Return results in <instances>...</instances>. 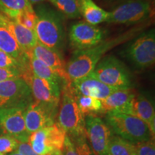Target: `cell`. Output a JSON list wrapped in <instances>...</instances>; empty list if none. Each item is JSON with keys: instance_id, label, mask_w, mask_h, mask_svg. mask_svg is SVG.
Returning a JSON list of instances; mask_svg holds the SVG:
<instances>
[{"instance_id": "29", "label": "cell", "mask_w": 155, "mask_h": 155, "mask_svg": "<svg viewBox=\"0 0 155 155\" xmlns=\"http://www.w3.org/2000/svg\"><path fill=\"white\" fill-rule=\"evenodd\" d=\"M36 19L37 15L35 11L34 10L22 13L15 20H16L19 24H20L24 28L34 31Z\"/></svg>"}, {"instance_id": "7", "label": "cell", "mask_w": 155, "mask_h": 155, "mask_svg": "<svg viewBox=\"0 0 155 155\" xmlns=\"http://www.w3.org/2000/svg\"><path fill=\"white\" fill-rule=\"evenodd\" d=\"M124 55L139 69L152 66L155 62L154 29L141 33L126 48Z\"/></svg>"}, {"instance_id": "1", "label": "cell", "mask_w": 155, "mask_h": 155, "mask_svg": "<svg viewBox=\"0 0 155 155\" xmlns=\"http://www.w3.org/2000/svg\"><path fill=\"white\" fill-rule=\"evenodd\" d=\"M144 27H136L115 38L102 40L100 43L88 50L75 51L66 64V71L71 83L88 75L108 50L129 41L140 34Z\"/></svg>"}, {"instance_id": "15", "label": "cell", "mask_w": 155, "mask_h": 155, "mask_svg": "<svg viewBox=\"0 0 155 155\" xmlns=\"http://www.w3.org/2000/svg\"><path fill=\"white\" fill-rule=\"evenodd\" d=\"M71 86L75 94L93 97L101 101L119 89L104 84L90 74L72 81Z\"/></svg>"}, {"instance_id": "14", "label": "cell", "mask_w": 155, "mask_h": 155, "mask_svg": "<svg viewBox=\"0 0 155 155\" xmlns=\"http://www.w3.org/2000/svg\"><path fill=\"white\" fill-rule=\"evenodd\" d=\"M86 135L96 155H109L108 144L112 131L101 118L89 115L85 119Z\"/></svg>"}, {"instance_id": "24", "label": "cell", "mask_w": 155, "mask_h": 155, "mask_svg": "<svg viewBox=\"0 0 155 155\" xmlns=\"http://www.w3.org/2000/svg\"><path fill=\"white\" fill-rule=\"evenodd\" d=\"M74 95L78 106L83 116H94L95 114L104 113L101 100L80 94H74Z\"/></svg>"}, {"instance_id": "8", "label": "cell", "mask_w": 155, "mask_h": 155, "mask_svg": "<svg viewBox=\"0 0 155 155\" xmlns=\"http://www.w3.org/2000/svg\"><path fill=\"white\" fill-rule=\"evenodd\" d=\"M152 7L148 0H128L108 12L107 22L134 25L148 18Z\"/></svg>"}, {"instance_id": "25", "label": "cell", "mask_w": 155, "mask_h": 155, "mask_svg": "<svg viewBox=\"0 0 155 155\" xmlns=\"http://www.w3.org/2000/svg\"><path fill=\"white\" fill-rule=\"evenodd\" d=\"M62 14L71 19L81 16L79 0H48Z\"/></svg>"}, {"instance_id": "33", "label": "cell", "mask_w": 155, "mask_h": 155, "mask_svg": "<svg viewBox=\"0 0 155 155\" xmlns=\"http://www.w3.org/2000/svg\"><path fill=\"white\" fill-rule=\"evenodd\" d=\"M16 151L22 155H38L34 152L28 142H19Z\"/></svg>"}, {"instance_id": "11", "label": "cell", "mask_w": 155, "mask_h": 155, "mask_svg": "<svg viewBox=\"0 0 155 155\" xmlns=\"http://www.w3.org/2000/svg\"><path fill=\"white\" fill-rule=\"evenodd\" d=\"M58 108L32 100L25 108V127L29 134L53 125Z\"/></svg>"}, {"instance_id": "17", "label": "cell", "mask_w": 155, "mask_h": 155, "mask_svg": "<svg viewBox=\"0 0 155 155\" xmlns=\"http://www.w3.org/2000/svg\"><path fill=\"white\" fill-rule=\"evenodd\" d=\"M0 23L9 30L19 45L25 52L27 56L30 55L38 40L33 30L24 28L15 19L9 18L7 15L0 12Z\"/></svg>"}, {"instance_id": "5", "label": "cell", "mask_w": 155, "mask_h": 155, "mask_svg": "<svg viewBox=\"0 0 155 155\" xmlns=\"http://www.w3.org/2000/svg\"><path fill=\"white\" fill-rule=\"evenodd\" d=\"M89 74L114 88H131L132 86L130 72L124 64L113 55L102 58Z\"/></svg>"}, {"instance_id": "3", "label": "cell", "mask_w": 155, "mask_h": 155, "mask_svg": "<svg viewBox=\"0 0 155 155\" xmlns=\"http://www.w3.org/2000/svg\"><path fill=\"white\" fill-rule=\"evenodd\" d=\"M62 98L58 115L59 125L66 132L71 140L86 138L84 116L81 113L75 98L71 83H64L62 89Z\"/></svg>"}, {"instance_id": "13", "label": "cell", "mask_w": 155, "mask_h": 155, "mask_svg": "<svg viewBox=\"0 0 155 155\" xmlns=\"http://www.w3.org/2000/svg\"><path fill=\"white\" fill-rule=\"evenodd\" d=\"M25 108H0V131L19 142H28L30 134L25 127Z\"/></svg>"}, {"instance_id": "6", "label": "cell", "mask_w": 155, "mask_h": 155, "mask_svg": "<svg viewBox=\"0 0 155 155\" xmlns=\"http://www.w3.org/2000/svg\"><path fill=\"white\" fill-rule=\"evenodd\" d=\"M67 134L58 123L30 134L29 144L38 155H63Z\"/></svg>"}, {"instance_id": "32", "label": "cell", "mask_w": 155, "mask_h": 155, "mask_svg": "<svg viewBox=\"0 0 155 155\" xmlns=\"http://www.w3.org/2000/svg\"><path fill=\"white\" fill-rule=\"evenodd\" d=\"M63 155H78L74 144L68 135L65 138Z\"/></svg>"}, {"instance_id": "12", "label": "cell", "mask_w": 155, "mask_h": 155, "mask_svg": "<svg viewBox=\"0 0 155 155\" xmlns=\"http://www.w3.org/2000/svg\"><path fill=\"white\" fill-rule=\"evenodd\" d=\"M104 32L96 25L86 22H79L71 26L69 40L75 51L88 50L104 40Z\"/></svg>"}, {"instance_id": "35", "label": "cell", "mask_w": 155, "mask_h": 155, "mask_svg": "<svg viewBox=\"0 0 155 155\" xmlns=\"http://www.w3.org/2000/svg\"><path fill=\"white\" fill-rule=\"evenodd\" d=\"M8 155H22V154H19V153L17 152V151H15V152L10 153V154H9Z\"/></svg>"}, {"instance_id": "31", "label": "cell", "mask_w": 155, "mask_h": 155, "mask_svg": "<svg viewBox=\"0 0 155 155\" xmlns=\"http://www.w3.org/2000/svg\"><path fill=\"white\" fill-rule=\"evenodd\" d=\"M19 78H22V73L18 70L0 68V82Z\"/></svg>"}, {"instance_id": "34", "label": "cell", "mask_w": 155, "mask_h": 155, "mask_svg": "<svg viewBox=\"0 0 155 155\" xmlns=\"http://www.w3.org/2000/svg\"><path fill=\"white\" fill-rule=\"evenodd\" d=\"M31 5H40L42 2H43L45 0H28Z\"/></svg>"}, {"instance_id": "27", "label": "cell", "mask_w": 155, "mask_h": 155, "mask_svg": "<svg viewBox=\"0 0 155 155\" xmlns=\"http://www.w3.org/2000/svg\"><path fill=\"white\" fill-rule=\"evenodd\" d=\"M0 68L18 70L22 74L25 70L28 68L29 65H25L12 56L6 53L2 50H0Z\"/></svg>"}, {"instance_id": "19", "label": "cell", "mask_w": 155, "mask_h": 155, "mask_svg": "<svg viewBox=\"0 0 155 155\" xmlns=\"http://www.w3.org/2000/svg\"><path fill=\"white\" fill-rule=\"evenodd\" d=\"M130 115L139 118L150 128L154 137L155 133V111L151 101L143 95H136L131 104Z\"/></svg>"}, {"instance_id": "30", "label": "cell", "mask_w": 155, "mask_h": 155, "mask_svg": "<svg viewBox=\"0 0 155 155\" xmlns=\"http://www.w3.org/2000/svg\"><path fill=\"white\" fill-rule=\"evenodd\" d=\"M137 155H155L154 139L134 144Z\"/></svg>"}, {"instance_id": "26", "label": "cell", "mask_w": 155, "mask_h": 155, "mask_svg": "<svg viewBox=\"0 0 155 155\" xmlns=\"http://www.w3.org/2000/svg\"><path fill=\"white\" fill-rule=\"evenodd\" d=\"M134 144L112 134L108 144L109 155H131Z\"/></svg>"}, {"instance_id": "23", "label": "cell", "mask_w": 155, "mask_h": 155, "mask_svg": "<svg viewBox=\"0 0 155 155\" xmlns=\"http://www.w3.org/2000/svg\"><path fill=\"white\" fill-rule=\"evenodd\" d=\"M28 57L29 68L35 76L58 83L62 82L59 76L47 65L35 58L32 54H30Z\"/></svg>"}, {"instance_id": "28", "label": "cell", "mask_w": 155, "mask_h": 155, "mask_svg": "<svg viewBox=\"0 0 155 155\" xmlns=\"http://www.w3.org/2000/svg\"><path fill=\"white\" fill-rule=\"evenodd\" d=\"M19 141L12 136L0 135V153L3 154H10L17 150Z\"/></svg>"}, {"instance_id": "36", "label": "cell", "mask_w": 155, "mask_h": 155, "mask_svg": "<svg viewBox=\"0 0 155 155\" xmlns=\"http://www.w3.org/2000/svg\"><path fill=\"white\" fill-rule=\"evenodd\" d=\"M131 155H137V152H136V151L134 150H134L132 151V153H131Z\"/></svg>"}, {"instance_id": "4", "label": "cell", "mask_w": 155, "mask_h": 155, "mask_svg": "<svg viewBox=\"0 0 155 155\" xmlns=\"http://www.w3.org/2000/svg\"><path fill=\"white\" fill-rule=\"evenodd\" d=\"M106 124L114 134L131 144H135L154 139L148 126L139 118L130 114L108 112Z\"/></svg>"}, {"instance_id": "21", "label": "cell", "mask_w": 155, "mask_h": 155, "mask_svg": "<svg viewBox=\"0 0 155 155\" xmlns=\"http://www.w3.org/2000/svg\"><path fill=\"white\" fill-rule=\"evenodd\" d=\"M80 14L86 22L93 25L107 22L108 12L98 6L93 0H79Z\"/></svg>"}, {"instance_id": "10", "label": "cell", "mask_w": 155, "mask_h": 155, "mask_svg": "<svg viewBox=\"0 0 155 155\" xmlns=\"http://www.w3.org/2000/svg\"><path fill=\"white\" fill-rule=\"evenodd\" d=\"M32 100L30 87L22 78L0 82V108H26Z\"/></svg>"}, {"instance_id": "20", "label": "cell", "mask_w": 155, "mask_h": 155, "mask_svg": "<svg viewBox=\"0 0 155 155\" xmlns=\"http://www.w3.org/2000/svg\"><path fill=\"white\" fill-rule=\"evenodd\" d=\"M0 50L5 52L19 62L28 65V57L19 45L9 30L0 23Z\"/></svg>"}, {"instance_id": "2", "label": "cell", "mask_w": 155, "mask_h": 155, "mask_svg": "<svg viewBox=\"0 0 155 155\" xmlns=\"http://www.w3.org/2000/svg\"><path fill=\"white\" fill-rule=\"evenodd\" d=\"M35 13L37 19L34 32L38 42L60 52L65 40L61 15L45 5L39 6Z\"/></svg>"}, {"instance_id": "22", "label": "cell", "mask_w": 155, "mask_h": 155, "mask_svg": "<svg viewBox=\"0 0 155 155\" xmlns=\"http://www.w3.org/2000/svg\"><path fill=\"white\" fill-rule=\"evenodd\" d=\"M34 10L28 0H0V12L11 19H15L23 12Z\"/></svg>"}, {"instance_id": "18", "label": "cell", "mask_w": 155, "mask_h": 155, "mask_svg": "<svg viewBox=\"0 0 155 155\" xmlns=\"http://www.w3.org/2000/svg\"><path fill=\"white\" fill-rule=\"evenodd\" d=\"M136 96L131 88H119L102 100L104 113L119 112L129 114L131 104Z\"/></svg>"}, {"instance_id": "16", "label": "cell", "mask_w": 155, "mask_h": 155, "mask_svg": "<svg viewBox=\"0 0 155 155\" xmlns=\"http://www.w3.org/2000/svg\"><path fill=\"white\" fill-rule=\"evenodd\" d=\"M35 58L47 65L59 76L63 83H71L66 71V63L59 51L37 42L31 53Z\"/></svg>"}, {"instance_id": "9", "label": "cell", "mask_w": 155, "mask_h": 155, "mask_svg": "<svg viewBox=\"0 0 155 155\" xmlns=\"http://www.w3.org/2000/svg\"><path fill=\"white\" fill-rule=\"evenodd\" d=\"M22 78L30 87L35 101L58 108L61 95L60 83L35 76L29 68L22 73Z\"/></svg>"}, {"instance_id": "37", "label": "cell", "mask_w": 155, "mask_h": 155, "mask_svg": "<svg viewBox=\"0 0 155 155\" xmlns=\"http://www.w3.org/2000/svg\"><path fill=\"white\" fill-rule=\"evenodd\" d=\"M0 155H5V154H2V153H0Z\"/></svg>"}]
</instances>
